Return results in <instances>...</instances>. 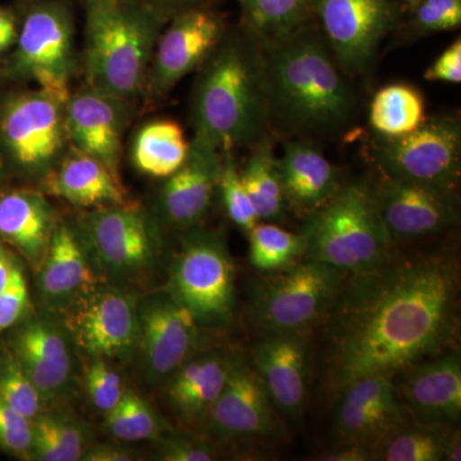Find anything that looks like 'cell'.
I'll list each match as a JSON object with an SVG mask.
<instances>
[{
  "mask_svg": "<svg viewBox=\"0 0 461 461\" xmlns=\"http://www.w3.org/2000/svg\"><path fill=\"white\" fill-rule=\"evenodd\" d=\"M459 272L444 256L395 259L351 276L330 318L329 378H393L441 353L456 329Z\"/></svg>",
  "mask_w": 461,
  "mask_h": 461,
  "instance_id": "cell-1",
  "label": "cell"
},
{
  "mask_svg": "<svg viewBox=\"0 0 461 461\" xmlns=\"http://www.w3.org/2000/svg\"><path fill=\"white\" fill-rule=\"evenodd\" d=\"M262 48L271 126L304 136L346 126L354 114V94L317 30L306 23Z\"/></svg>",
  "mask_w": 461,
  "mask_h": 461,
  "instance_id": "cell-2",
  "label": "cell"
},
{
  "mask_svg": "<svg viewBox=\"0 0 461 461\" xmlns=\"http://www.w3.org/2000/svg\"><path fill=\"white\" fill-rule=\"evenodd\" d=\"M249 36L218 45L194 90V139L221 153L260 144L271 126L263 48Z\"/></svg>",
  "mask_w": 461,
  "mask_h": 461,
  "instance_id": "cell-3",
  "label": "cell"
},
{
  "mask_svg": "<svg viewBox=\"0 0 461 461\" xmlns=\"http://www.w3.org/2000/svg\"><path fill=\"white\" fill-rule=\"evenodd\" d=\"M171 16L138 0L87 11V86L131 102L140 94L162 26Z\"/></svg>",
  "mask_w": 461,
  "mask_h": 461,
  "instance_id": "cell-4",
  "label": "cell"
},
{
  "mask_svg": "<svg viewBox=\"0 0 461 461\" xmlns=\"http://www.w3.org/2000/svg\"><path fill=\"white\" fill-rule=\"evenodd\" d=\"M302 233L305 259L329 264L348 277L373 271L393 257V240L379 214L375 191L366 182L341 184L306 217Z\"/></svg>",
  "mask_w": 461,
  "mask_h": 461,
  "instance_id": "cell-5",
  "label": "cell"
},
{
  "mask_svg": "<svg viewBox=\"0 0 461 461\" xmlns=\"http://www.w3.org/2000/svg\"><path fill=\"white\" fill-rule=\"evenodd\" d=\"M190 230L173 254L166 288L202 329H220L235 312V264L222 232Z\"/></svg>",
  "mask_w": 461,
  "mask_h": 461,
  "instance_id": "cell-6",
  "label": "cell"
},
{
  "mask_svg": "<svg viewBox=\"0 0 461 461\" xmlns=\"http://www.w3.org/2000/svg\"><path fill=\"white\" fill-rule=\"evenodd\" d=\"M77 232L103 282L126 288L145 280L157 267L159 235L136 206L95 209L85 215Z\"/></svg>",
  "mask_w": 461,
  "mask_h": 461,
  "instance_id": "cell-7",
  "label": "cell"
},
{
  "mask_svg": "<svg viewBox=\"0 0 461 461\" xmlns=\"http://www.w3.org/2000/svg\"><path fill=\"white\" fill-rule=\"evenodd\" d=\"M348 276L329 264L303 259L273 273L257 288L251 318L267 332H305L330 313Z\"/></svg>",
  "mask_w": 461,
  "mask_h": 461,
  "instance_id": "cell-8",
  "label": "cell"
},
{
  "mask_svg": "<svg viewBox=\"0 0 461 461\" xmlns=\"http://www.w3.org/2000/svg\"><path fill=\"white\" fill-rule=\"evenodd\" d=\"M14 74L67 102L74 74V20L63 0H33L18 32Z\"/></svg>",
  "mask_w": 461,
  "mask_h": 461,
  "instance_id": "cell-9",
  "label": "cell"
},
{
  "mask_svg": "<svg viewBox=\"0 0 461 461\" xmlns=\"http://www.w3.org/2000/svg\"><path fill=\"white\" fill-rule=\"evenodd\" d=\"M138 303L126 288L99 282L57 318L89 359L129 362L140 339Z\"/></svg>",
  "mask_w": 461,
  "mask_h": 461,
  "instance_id": "cell-10",
  "label": "cell"
},
{
  "mask_svg": "<svg viewBox=\"0 0 461 461\" xmlns=\"http://www.w3.org/2000/svg\"><path fill=\"white\" fill-rule=\"evenodd\" d=\"M66 103L42 89L17 94L5 103L0 138L21 172L47 178L65 157Z\"/></svg>",
  "mask_w": 461,
  "mask_h": 461,
  "instance_id": "cell-11",
  "label": "cell"
},
{
  "mask_svg": "<svg viewBox=\"0 0 461 461\" xmlns=\"http://www.w3.org/2000/svg\"><path fill=\"white\" fill-rule=\"evenodd\" d=\"M387 177L456 189L461 169V129L454 118L427 121L412 132L384 138L375 154Z\"/></svg>",
  "mask_w": 461,
  "mask_h": 461,
  "instance_id": "cell-12",
  "label": "cell"
},
{
  "mask_svg": "<svg viewBox=\"0 0 461 461\" xmlns=\"http://www.w3.org/2000/svg\"><path fill=\"white\" fill-rule=\"evenodd\" d=\"M324 41L342 71L363 74L395 27V0H312Z\"/></svg>",
  "mask_w": 461,
  "mask_h": 461,
  "instance_id": "cell-13",
  "label": "cell"
},
{
  "mask_svg": "<svg viewBox=\"0 0 461 461\" xmlns=\"http://www.w3.org/2000/svg\"><path fill=\"white\" fill-rule=\"evenodd\" d=\"M7 346L50 409L71 393L76 382V348L56 315H32L9 330Z\"/></svg>",
  "mask_w": 461,
  "mask_h": 461,
  "instance_id": "cell-14",
  "label": "cell"
},
{
  "mask_svg": "<svg viewBox=\"0 0 461 461\" xmlns=\"http://www.w3.org/2000/svg\"><path fill=\"white\" fill-rule=\"evenodd\" d=\"M138 313L142 369L149 384L159 386L196 354L202 327L167 288L141 299Z\"/></svg>",
  "mask_w": 461,
  "mask_h": 461,
  "instance_id": "cell-15",
  "label": "cell"
},
{
  "mask_svg": "<svg viewBox=\"0 0 461 461\" xmlns=\"http://www.w3.org/2000/svg\"><path fill=\"white\" fill-rule=\"evenodd\" d=\"M276 409L253 363L236 354L204 426L220 438L262 439L278 429Z\"/></svg>",
  "mask_w": 461,
  "mask_h": 461,
  "instance_id": "cell-16",
  "label": "cell"
},
{
  "mask_svg": "<svg viewBox=\"0 0 461 461\" xmlns=\"http://www.w3.org/2000/svg\"><path fill=\"white\" fill-rule=\"evenodd\" d=\"M171 21L158 39L151 57L148 85L154 95L168 93L185 76L204 63L223 38L222 18L204 5L182 11Z\"/></svg>",
  "mask_w": 461,
  "mask_h": 461,
  "instance_id": "cell-17",
  "label": "cell"
},
{
  "mask_svg": "<svg viewBox=\"0 0 461 461\" xmlns=\"http://www.w3.org/2000/svg\"><path fill=\"white\" fill-rule=\"evenodd\" d=\"M375 191L379 214L393 240L435 235L459 218L453 190L386 176Z\"/></svg>",
  "mask_w": 461,
  "mask_h": 461,
  "instance_id": "cell-18",
  "label": "cell"
},
{
  "mask_svg": "<svg viewBox=\"0 0 461 461\" xmlns=\"http://www.w3.org/2000/svg\"><path fill=\"white\" fill-rule=\"evenodd\" d=\"M127 104L129 102L87 86L69 96L65 107L68 142L117 176L129 115Z\"/></svg>",
  "mask_w": 461,
  "mask_h": 461,
  "instance_id": "cell-19",
  "label": "cell"
},
{
  "mask_svg": "<svg viewBox=\"0 0 461 461\" xmlns=\"http://www.w3.org/2000/svg\"><path fill=\"white\" fill-rule=\"evenodd\" d=\"M36 273L42 312L59 315L93 290L100 280L77 230L58 221Z\"/></svg>",
  "mask_w": 461,
  "mask_h": 461,
  "instance_id": "cell-20",
  "label": "cell"
},
{
  "mask_svg": "<svg viewBox=\"0 0 461 461\" xmlns=\"http://www.w3.org/2000/svg\"><path fill=\"white\" fill-rule=\"evenodd\" d=\"M397 396L421 426L446 427L461 415V359L457 351L430 357L402 372Z\"/></svg>",
  "mask_w": 461,
  "mask_h": 461,
  "instance_id": "cell-21",
  "label": "cell"
},
{
  "mask_svg": "<svg viewBox=\"0 0 461 461\" xmlns=\"http://www.w3.org/2000/svg\"><path fill=\"white\" fill-rule=\"evenodd\" d=\"M222 153L194 139L180 168L167 177L159 194V211L169 226L190 230L205 217L220 182Z\"/></svg>",
  "mask_w": 461,
  "mask_h": 461,
  "instance_id": "cell-22",
  "label": "cell"
},
{
  "mask_svg": "<svg viewBox=\"0 0 461 461\" xmlns=\"http://www.w3.org/2000/svg\"><path fill=\"white\" fill-rule=\"evenodd\" d=\"M304 333H264L251 355L276 408L290 417L302 412L306 399L309 346Z\"/></svg>",
  "mask_w": 461,
  "mask_h": 461,
  "instance_id": "cell-23",
  "label": "cell"
},
{
  "mask_svg": "<svg viewBox=\"0 0 461 461\" xmlns=\"http://www.w3.org/2000/svg\"><path fill=\"white\" fill-rule=\"evenodd\" d=\"M57 222L44 194L27 189L0 193V240L16 250L33 272L44 259Z\"/></svg>",
  "mask_w": 461,
  "mask_h": 461,
  "instance_id": "cell-24",
  "label": "cell"
},
{
  "mask_svg": "<svg viewBox=\"0 0 461 461\" xmlns=\"http://www.w3.org/2000/svg\"><path fill=\"white\" fill-rule=\"evenodd\" d=\"M277 168L288 209L300 217L314 213L341 186L338 168L305 141L286 142Z\"/></svg>",
  "mask_w": 461,
  "mask_h": 461,
  "instance_id": "cell-25",
  "label": "cell"
},
{
  "mask_svg": "<svg viewBox=\"0 0 461 461\" xmlns=\"http://www.w3.org/2000/svg\"><path fill=\"white\" fill-rule=\"evenodd\" d=\"M233 354L221 350L193 355L167 382V399L182 423L204 426L229 375Z\"/></svg>",
  "mask_w": 461,
  "mask_h": 461,
  "instance_id": "cell-26",
  "label": "cell"
},
{
  "mask_svg": "<svg viewBox=\"0 0 461 461\" xmlns=\"http://www.w3.org/2000/svg\"><path fill=\"white\" fill-rule=\"evenodd\" d=\"M48 193L81 208L129 204L120 176L72 148L45 178Z\"/></svg>",
  "mask_w": 461,
  "mask_h": 461,
  "instance_id": "cell-27",
  "label": "cell"
},
{
  "mask_svg": "<svg viewBox=\"0 0 461 461\" xmlns=\"http://www.w3.org/2000/svg\"><path fill=\"white\" fill-rule=\"evenodd\" d=\"M189 148L180 124L169 120L151 121L141 127L133 141V165L144 175L167 178L180 168Z\"/></svg>",
  "mask_w": 461,
  "mask_h": 461,
  "instance_id": "cell-28",
  "label": "cell"
},
{
  "mask_svg": "<svg viewBox=\"0 0 461 461\" xmlns=\"http://www.w3.org/2000/svg\"><path fill=\"white\" fill-rule=\"evenodd\" d=\"M90 445L89 430L74 415L50 408L32 420V460L80 461Z\"/></svg>",
  "mask_w": 461,
  "mask_h": 461,
  "instance_id": "cell-29",
  "label": "cell"
},
{
  "mask_svg": "<svg viewBox=\"0 0 461 461\" xmlns=\"http://www.w3.org/2000/svg\"><path fill=\"white\" fill-rule=\"evenodd\" d=\"M256 147L244 171L240 172L242 185L259 221L275 222L285 220L290 209L282 189L277 158L273 154L271 145L262 141Z\"/></svg>",
  "mask_w": 461,
  "mask_h": 461,
  "instance_id": "cell-30",
  "label": "cell"
},
{
  "mask_svg": "<svg viewBox=\"0 0 461 461\" xmlns=\"http://www.w3.org/2000/svg\"><path fill=\"white\" fill-rule=\"evenodd\" d=\"M426 104L420 91L406 84H393L375 94L369 109L371 126L384 138L412 132L426 122Z\"/></svg>",
  "mask_w": 461,
  "mask_h": 461,
  "instance_id": "cell-31",
  "label": "cell"
},
{
  "mask_svg": "<svg viewBox=\"0 0 461 461\" xmlns=\"http://www.w3.org/2000/svg\"><path fill=\"white\" fill-rule=\"evenodd\" d=\"M249 32L260 44L280 41L308 23L312 0H241Z\"/></svg>",
  "mask_w": 461,
  "mask_h": 461,
  "instance_id": "cell-32",
  "label": "cell"
},
{
  "mask_svg": "<svg viewBox=\"0 0 461 461\" xmlns=\"http://www.w3.org/2000/svg\"><path fill=\"white\" fill-rule=\"evenodd\" d=\"M104 415L105 430L120 442L157 441L169 429L151 403L132 390H124Z\"/></svg>",
  "mask_w": 461,
  "mask_h": 461,
  "instance_id": "cell-33",
  "label": "cell"
},
{
  "mask_svg": "<svg viewBox=\"0 0 461 461\" xmlns=\"http://www.w3.org/2000/svg\"><path fill=\"white\" fill-rule=\"evenodd\" d=\"M248 235L249 260L258 271H284L304 258L303 233L290 232L272 222H258Z\"/></svg>",
  "mask_w": 461,
  "mask_h": 461,
  "instance_id": "cell-34",
  "label": "cell"
},
{
  "mask_svg": "<svg viewBox=\"0 0 461 461\" xmlns=\"http://www.w3.org/2000/svg\"><path fill=\"white\" fill-rule=\"evenodd\" d=\"M448 436L446 427L405 426L375 445V460L441 461Z\"/></svg>",
  "mask_w": 461,
  "mask_h": 461,
  "instance_id": "cell-35",
  "label": "cell"
},
{
  "mask_svg": "<svg viewBox=\"0 0 461 461\" xmlns=\"http://www.w3.org/2000/svg\"><path fill=\"white\" fill-rule=\"evenodd\" d=\"M408 418L409 415L371 411L339 399L333 426L341 442H359L375 447L391 433L409 426Z\"/></svg>",
  "mask_w": 461,
  "mask_h": 461,
  "instance_id": "cell-36",
  "label": "cell"
},
{
  "mask_svg": "<svg viewBox=\"0 0 461 461\" xmlns=\"http://www.w3.org/2000/svg\"><path fill=\"white\" fill-rule=\"evenodd\" d=\"M0 397L30 420L47 409L41 393L5 344H0Z\"/></svg>",
  "mask_w": 461,
  "mask_h": 461,
  "instance_id": "cell-37",
  "label": "cell"
},
{
  "mask_svg": "<svg viewBox=\"0 0 461 461\" xmlns=\"http://www.w3.org/2000/svg\"><path fill=\"white\" fill-rule=\"evenodd\" d=\"M218 187L222 194L223 205L230 220L245 233L250 232L259 222V218L242 185L241 175L233 159L232 150L222 151Z\"/></svg>",
  "mask_w": 461,
  "mask_h": 461,
  "instance_id": "cell-38",
  "label": "cell"
},
{
  "mask_svg": "<svg viewBox=\"0 0 461 461\" xmlns=\"http://www.w3.org/2000/svg\"><path fill=\"white\" fill-rule=\"evenodd\" d=\"M33 314V304L30 295L23 264L16 260L7 286L0 291V336L23 323Z\"/></svg>",
  "mask_w": 461,
  "mask_h": 461,
  "instance_id": "cell-39",
  "label": "cell"
},
{
  "mask_svg": "<svg viewBox=\"0 0 461 461\" xmlns=\"http://www.w3.org/2000/svg\"><path fill=\"white\" fill-rule=\"evenodd\" d=\"M85 390L89 397L91 405L103 414L114 408L120 402L124 390L122 379L120 375L104 359H90L86 372H85Z\"/></svg>",
  "mask_w": 461,
  "mask_h": 461,
  "instance_id": "cell-40",
  "label": "cell"
},
{
  "mask_svg": "<svg viewBox=\"0 0 461 461\" xmlns=\"http://www.w3.org/2000/svg\"><path fill=\"white\" fill-rule=\"evenodd\" d=\"M0 450L11 456L32 460V420L0 397Z\"/></svg>",
  "mask_w": 461,
  "mask_h": 461,
  "instance_id": "cell-41",
  "label": "cell"
},
{
  "mask_svg": "<svg viewBox=\"0 0 461 461\" xmlns=\"http://www.w3.org/2000/svg\"><path fill=\"white\" fill-rule=\"evenodd\" d=\"M157 441V460L212 461L218 457L217 450L211 442L186 433L168 429Z\"/></svg>",
  "mask_w": 461,
  "mask_h": 461,
  "instance_id": "cell-42",
  "label": "cell"
},
{
  "mask_svg": "<svg viewBox=\"0 0 461 461\" xmlns=\"http://www.w3.org/2000/svg\"><path fill=\"white\" fill-rule=\"evenodd\" d=\"M412 9V23L420 32L457 29L461 23V0H418Z\"/></svg>",
  "mask_w": 461,
  "mask_h": 461,
  "instance_id": "cell-43",
  "label": "cell"
},
{
  "mask_svg": "<svg viewBox=\"0 0 461 461\" xmlns=\"http://www.w3.org/2000/svg\"><path fill=\"white\" fill-rule=\"evenodd\" d=\"M424 78L432 83H461V41L457 39L427 69Z\"/></svg>",
  "mask_w": 461,
  "mask_h": 461,
  "instance_id": "cell-44",
  "label": "cell"
},
{
  "mask_svg": "<svg viewBox=\"0 0 461 461\" xmlns=\"http://www.w3.org/2000/svg\"><path fill=\"white\" fill-rule=\"evenodd\" d=\"M318 460L321 461H369L375 460V447L359 442H342L341 446L329 453L321 454Z\"/></svg>",
  "mask_w": 461,
  "mask_h": 461,
  "instance_id": "cell-45",
  "label": "cell"
},
{
  "mask_svg": "<svg viewBox=\"0 0 461 461\" xmlns=\"http://www.w3.org/2000/svg\"><path fill=\"white\" fill-rule=\"evenodd\" d=\"M139 454L126 446L115 444L90 445L85 453L84 461H133L139 460Z\"/></svg>",
  "mask_w": 461,
  "mask_h": 461,
  "instance_id": "cell-46",
  "label": "cell"
},
{
  "mask_svg": "<svg viewBox=\"0 0 461 461\" xmlns=\"http://www.w3.org/2000/svg\"><path fill=\"white\" fill-rule=\"evenodd\" d=\"M18 32L20 30H18L16 14L9 9L0 8V54L16 44Z\"/></svg>",
  "mask_w": 461,
  "mask_h": 461,
  "instance_id": "cell-47",
  "label": "cell"
},
{
  "mask_svg": "<svg viewBox=\"0 0 461 461\" xmlns=\"http://www.w3.org/2000/svg\"><path fill=\"white\" fill-rule=\"evenodd\" d=\"M138 2L150 5V7L173 17L182 11H186V9L200 7L208 0H138Z\"/></svg>",
  "mask_w": 461,
  "mask_h": 461,
  "instance_id": "cell-48",
  "label": "cell"
},
{
  "mask_svg": "<svg viewBox=\"0 0 461 461\" xmlns=\"http://www.w3.org/2000/svg\"><path fill=\"white\" fill-rule=\"evenodd\" d=\"M16 260L17 257L14 250L0 240V291L7 286Z\"/></svg>",
  "mask_w": 461,
  "mask_h": 461,
  "instance_id": "cell-49",
  "label": "cell"
},
{
  "mask_svg": "<svg viewBox=\"0 0 461 461\" xmlns=\"http://www.w3.org/2000/svg\"><path fill=\"white\" fill-rule=\"evenodd\" d=\"M444 460H461V441L459 432L450 433V436H448L447 442H446Z\"/></svg>",
  "mask_w": 461,
  "mask_h": 461,
  "instance_id": "cell-50",
  "label": "cell"
},
{
  "mask_svg": "<svg viewBox=\"0 0 461 461\" xmlns=\"http://www.w3.org/2000/svg\"><path fill=\"white\" fill-rule=\"evenodd\" d=\"M118 3V0H85L87 11H94V9L108 8Z\"/></svg>",
  "mask_w": 461,
  "mask_h": 461,
  "instance_id": "cell-51",
  "label": "cell"
},
{
  "mask_svg": "<svg viewBox=\"0 0 461 461\" xmlns=\"http://www.w3.org/2000/svg\"><path fill=\"white\" fill-rule=\"evenodd\" d=\"M396 3H403V5H408V7H414L417 5L418 0H395Z\"/></svg>",
  "mask_w": 461,
  "mask_h": 461,
  "instance_id": "cell-52",
  "label": "cell"
},
{
  "mask_svg": "<svg viewBox=\"0 0 461 461\" xmlns=\"http://www.w3.org/2000/svg\"><path fill=\"white\" fill-rule=\"evenodd\" d=\"M240 3H241V0H239Z\"/></svg>",
  "mask_w": 461,
  "mask_h": 461,
  "instance_id": "cell-53",
  "label": "cell"
}]
</instances>
